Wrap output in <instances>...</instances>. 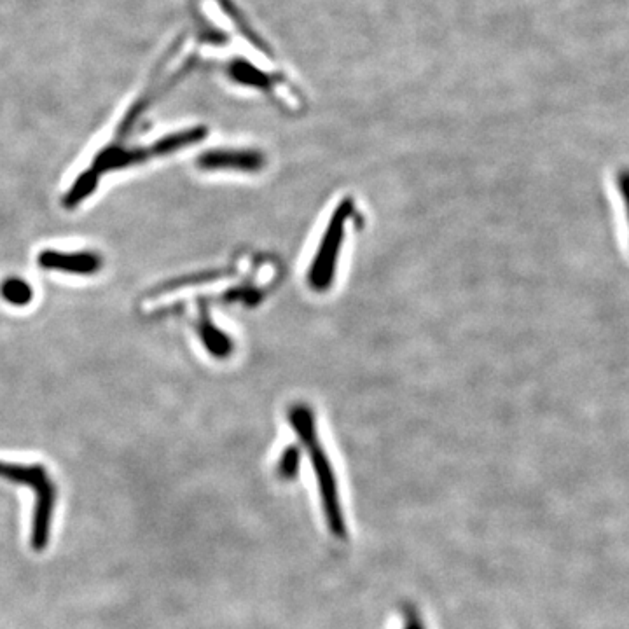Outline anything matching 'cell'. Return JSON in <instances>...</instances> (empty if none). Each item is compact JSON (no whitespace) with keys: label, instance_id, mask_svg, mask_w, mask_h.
<instances>
[{"label":"cell","instance_id":"7","mask_svg":"<svg viewBox=\"0 0 629 629\" xmlns=\"http://www.w3.org/2000/svg\"><path fill=\"white\" fill-rule=\"evenodd\" d=\"M0 296L9 305L27 306L34 298V291L23 278L9 277L0 284Z\"/></svg>","mask_w":629,"mask_h":629},{"label":"cell","instance_id":"1","mask_svg":"<svg viewBox=\"0 0 629 629\" xmlns=\"http://www.w3.org/2000/svg\"><path fill=\"white\" fill-rule=\"evenodd\" d=\"M207 130L203 128H193L187 132L175 133L170 137L158 140L154 146L142 147V149H125V147L111 146L104 149L93 159L90 168L86 172L81 173L77 177L76 184L72 186L69 193L63 198L65 208H74L83 203L86 198H90V194L97 189L98 180L104 173L111 170H119L125 166L137 165L144 163L147 159L156 158V156H165V154L173 153L182 147L191 146L194 142H200L205 137Z\"/></svg>","mask_w":629,"mask_h":629},{"label":"cell","instance_id":"4","mask_svg":"<svg viewBox=\"0 0 629 629\" xmlns=\"http://www.w3.org/2000/svg\"><path fill=\"white\" fill-rule=\"evenodd\" d=\"M350 210L352 208L348 207V203L338 208V212L332 217L331 226L325 233L324 242L318 250V256L313 261L308 280H310L313 289H317V291H324L331 285L332 277H334V264L338 259L339 247H341L343 235H345L346 217L350 214Z\"/></svg>","mask_w":629,"mask_h":629},{"label":"cell","instance_id":"10","mask_svg":"<svg viewBox=\"0 0 629 629\" xmlns=\"http://www.w3.org/2000/svg\"><path fill=\"white\" fill-rule=\"evenodd\" d=\"M402 629H427L422 614L411 603L402 605Z\"/></svg>","mask_w":629,"mask_h":629},{"label":"cell","instance_id":"6","mask_svg":"<svg viewBox=\"0 0 629 629\" xmlns=\"http://www.w3.org/2000/svg\"><path fill=\"white\" fill-rule=\"evenodd\" d=\"M201 170H242L256 172L263 166V158L250 151H212L198 159Z\"/></svg>","mask_w":629,"mask_h":629},{"label":"cell","instance_id":"8","mask_svg":"<svg viewBox=\"0 0 629 629\" xmlns=\"http://www.w3.org/2000/svg\"><path fill=\"white\" fill-rule=\"evenodd\" d=\"M200 334L203 343L208 348V352L215 355V357H228L229 353H231V341L226 338V334L217 331L207 318L201 320Z\"/></svg>","mask_w":629,"mask_h":629},{"label":"cell","instance_id":"3","mask_svg":"<svg viewBox=\"0 0 629 629\" xmlns=\"http://www.w3.org/2000/svg\"><path fill=\"white\" fill-rule=\"evenodd\" d=\"M0 477L32 488L35 495L34 521L30 544L37 553L48 547L51 523L58 502V486L44 465L9 464L0 460Z\"/></svg>","mask_w":629,"mask_h":629},{"label":"cell","instance_id":"9","mask_svg":"<svg viewBox=\"0 0 629 629\" xmlns=\"http://www.w3.org/2000/svg\"><path fill=\"white\" fill-rule=\"evenodd\" d=\"M299 462H301V453L296 446H289L282 453V457L278 460L277 476L282 481H294L298 476Z\"/></svg>","mask_w":629,"mask_h":629},{"label":"cell","instance_id":"5","mask_svg":"<svg viewBox=\"0 0 629 629\" xmlns=\"http://www.w3.org/2000/svg\"><path fill=\"white\" fill-rule=\"evenodd\" d=\"M37 263L44 270L62 271L70 275H95L102 268V257L91 252V250H81L65 254L60 250H42Z\"/></svg>","mask_w":629,"mask_h":629},{"label":"cell","instance_id":"2","mask_svg":"<svg viewBox=\"0 0 629 629\" xmlns=\"http://www.w3.org/2000/svg\"><path fill=\"white\" fill-rule=\"evenodd\" d=\"M291 423L298 430V436L312 457L313 471L317 477L318 491L324 509L325 523L329 526L332 537L343 540L348 535L345 514L339 500L338 481L332 471L331 460L325 455L324 448L318 443L317 430L312 411L306 408H294L291 411Z\"/></svg>","mask_w":629,"mask_h":629}]
</instances>
